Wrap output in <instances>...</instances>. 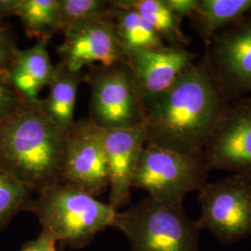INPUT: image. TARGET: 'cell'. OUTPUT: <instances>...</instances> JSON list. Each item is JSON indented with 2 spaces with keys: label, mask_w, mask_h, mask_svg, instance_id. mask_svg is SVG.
Masks as SVG:
<instances>
[{
  "label": "cell",
  "mask_w": 251,
  "mask_h": 251,
  "mask_svg": "<svg viewBox=\"0 0 251 251\" xmlns=\"http://www.w3.org/2000/svg\"><path fill=\"white\" fill-rule=\"evenodd\" d=\"M227 100L201 61L145 110L146 144L184 154H203Z\"/></svg>",
  "instance_id": "1"
},
{
  "label": "cell",
  "mask_w": 251,
  "mask_h": 251,
  "mask_svg": "<svg viewBox=\"0 0 251 251\" xmlns=\"http://www.w3.org/2000/svg\"><path fill=\"white\" fill-rule=\"evenodd\" d=\"M65 142L66 132L41 113L36 101H24L0 121V169L37 194L61 183Z\"/></svg>",
  "instance_id": "2"
},
{
  "label": "cell",
  "mask_w": 251,
  "mask_h": 251,
  "mask_svg": "<svg viewBox=\"0 0 251 251\" xmlns=\"http://www.w3.org/2000/svg\"><path fill=\"white\" fill-rule=\"evenodd\" d=\"M27 211L37 217L42 231L56 242L79 250L97 233L114 227L118 210L75 186L57 183L39 191Z\"/></svg>",
  "instance_id": "3"
},
{
  "label": "cell",
  "mask_w": 251,
  "mask_h": 251,
  "mask_svg": "<svg viewBox=\"0 0 251 251\" xmlns=\"http://www.w3.org/2000/svg\"><path fill=\"white\" fill-rule=\"evenodd\" d=\"M114 227L125 234L131 251H199L200 229L182 205L144 198L117 211Z\"/></svg>",
  "instance_id": "4"
},
{
  "label": "cell",
  "mask_w": 251,
  "mask_h": 251,
  "mask_svg": "<svg viewBox=\"0 0 251 251\" xmlns=\"http://www.w3.org/2000/svg\"><path fill=\"white\" fill-rule=\"evenodd\" d=\"M210 171L204 154H184L146 144L137 162L131 188L144 190L148 198L167 205H182L188 194L206 184Z\"/></svg>",
  "instance_id": "5"
},
{
  "label": "cell",
  "mask_w": 251,
  "mask_h": 251,
  "mask_svg": "<svg viewBox=\"0 0 251 251\" xmlns=\"http://www.w3.org/2000/svg\"><path fill=\"white\" fill-rule=\"evenodd\" d=\"M200 230H207L223 245L251 236V175L233 174L206 182L198 191Z\"/></svg>",
  "instance_id": "6"
},
{
  "label": "cell",
  "mask_w": 251,
  "mask_h": 251,
  "mask_svg": "<svg viewBox=\"0 0 251 251\" xmlns=\"http://www.w3.org/2000/svg\"><path fill=\"white\" fill-rule=\"evenodd\" d=\"M90 85V119L103 128H123L145 121V109L124 63L111 66L93 64L84 75Z\"/></svg>",
  "instance_id": "7"
},
{
  "label": "cell",
  "mask_w": 251,
  "mask_h": 251,
  "mask_svg": "<svg viewBox=\"0 0 251 251\" xmlns=\"http://www.w3.org/2000/svg\"><path fill=\"white\" fill-rule=\"evenodd\" d=\"M201 63L228 102L251 95V11L211 38Z\"/></svg>",
  "instance_id": "8"
},
{
  "label": "cell",
  "mask_w": 251,
  "mask_h": 251,
  "mask_svg": "<svg viewBox=\"0 0 251 251\" xmlns=\"http://www.w3.org/2000/svg\"><path fill=\"white\" fill-rule=\"evenodd\" d=\"M203 154L210 170L251 175V95L227 102Z\"/></svg>",
  "instance_id": "9"
},
{
  "label": "cell",
  "mask_w": 251,
  "mask_h": 251,
  "mask_svg": "<svg viewBox=\"0 0 251 251\" xmlns=\"http://www.w3.org/2000/svg\"><path fill=\"white\" fill-rule=\"evenodd\" d=\"M61 183L97 197L110 185L102 127L89 118L75 122L66 132Z\"/></svg>",
  "instance_id": "10"
},
{
  "label": "cell",
  "mask_w": 251,
  "mask_h": 251,
  "mask_svg": "<svg viewBox=\"0 0 251 251\" xmlns=\"http://www.w3.org/2000/svg\"><path fill=\"white\" fill-rule=\"evenodd\" d=\"M63 36L57 52L61 59L59 64L69 71L81 72L85 66L96 63L111 66L125 62L109 10L106 15L74 27Z\"/></svg>",
  "instance_id": "11"
},
{
  "label": "cell",
  "mask_w": 251,
  "mask_h": 251,
  "mask_svg": "<svg viewBox=\"0 0 251 251\" xmlns=\"http://www.w3.org/2000/svg\"><path fill=\"white\" fill-rule=\"evenodd\" d=\"M197 58L183 48L137 50L125 56L137 93L146 110L177 82Z\"/></svg>",
  "instance_id": "12"
},
{
  "label": "cell",
  "mask_w": 251,
  "mask_h": 251,
  "mask_svg": "<svg viewBox=\"0 0 251 251\" xmlns=\"http://www.w3.org/2000/svg\"><path fill=\"white\" fill-rule=\"evenodd\" d=\"M146 140L144 122L131 127H102V142L110 176L109 205L117 210L129 201L131 179Z\"/></svg>",
  "instance_id": "13"
},
{
  "label": "cell",
  "mask_w": 251,
  "mask_h": 251,
  "mask_svg": "<svg viewBox=\"0 0 251 251\" xmlns=\"http://www.w3.org/2000/svg\"><path fill=\"white\" fill-rule=\"evenodd\" d=\"M48 42H36L27 50H19L7 77L20 97L25 102H36L39 92L50 86L56 67L47 50Z\"/></svg>",
  "instance_id": "14"
},
{
  "label": "cell",
  "mask_w": 251,
  "mask_h": 251,
  "mask_svg": "<svg viewBox=\"0 0 251 251\" xmlns=\"http://www.w3.org/2000/svg\"><path fill=\"white\" fill-rule=\"evenodd\" d=\"M18 17L29 38L49 42L60 31V0H0V19Z\"/></svg>",
  "instance_id": "15"
},
{
  "label": "cell",
  "mask_w": 251,
  "mask_h": 251,
  "mask_svg": "<svg viewBox=\"0 0 251 251\" xmlns=\"http://www.w3.org/2000/svg\"><path fill=\"white\" fill-rule=\"evenodd\" d=\"M50 93L45 99H38L36 105L54 125L68 132L74 125V112L77 90L84 82L85 72H72L57 64Z\"/></svg>",
  "instance_id": "16"
},
{
  "label": "cell",
  "mask_w": 251,
  "mask_h": 251,
  "mask_svg": "<svg viewBox=\"0 0 251 251\" xmlns=\"http://www.w3.org/2000/svg\"><path fill=\"white\" fill-rule=\"evenodd\" d=\"M251 10V0H198L189 19L206 45L218 32L235 24Z\"/></svg>",
  "instance_id": "17"
},
{
  "label": "cell",
  "mask_w": 251,
  "mask_h": 251,
  "mask_svg": "<svg viewBox=\"0 0 251 251\" xmlns=\"http://www.w3.org/2000/svg\"><path fill=\"white\" fill-rule=\"evenodd\" d=\"M109 12L125 56L137 50H159L166 47L159 34L138 12L117 6L111 1Z\"/></svg>",
  "instance_id": "18"
},
{
  "label": "cell",
  "mask_w": 251,
  "mask_h": 251,
  "mask_svg": "<svg viewBox=\"0 0 251 251\" xmlns=\"http://www.w3.org/2000/svg\"><path fill=\"white\" fill-rule=\"evenodd\" d=\"M111 2L138 12L170 47L184 49L190 45L191 40L180 28L181 23L169 9L165 0H113Z\"/></svg>",
  "instance_id": "19"
},
{
  "label": "cell",
  "mask_w": 251,
  "mask_h": 251,
  "mask_svg": "<svg viewBox=\"0 0 251 251\" xmlns=\"http://www.w3.org/2000/svg\"><path fill=\"white\" fill-rule=\"evenodd\" d=\"M33 192L0 169V229L22 210H27Z\"/></svg>",
  "instance_id": "20"
},
{
  "label": "cell",
  "mask_w": 251,
  "mask_h": 251,
  "mask_svg": "<svg viewBox=\"0 0 251 251\" xmlns=\"http://www.w3.org/2000/svg\"><path fill=\"white\" fill-rule=\"evenodd\" d=\"M106 0H60V31L64 34L74 27L106 15Z\"/></svg>",
  "instance_id": "21"
},
{
  "label": "cell",
  "mask_w": 251,
  "mask_h": 251,
  "mask_svg": "<svg viewBox=\"0 0 251 251\" xmlns=\"http://www.w3.org/2000/svg\"><path fill=\"white\" fill-rule=\"evenodd\" d=\"M18 50L12 27L0 19V74H7Z\"/></svg>",
  "instance_id": "22"
},
{
  "label": "cell",
  "mask_w": 251,
  "mask_h": 251,
  "mask_svg": "<svg viewBox=\"0 0 251 251\" xmlns=\"http://www.w3.org/2000/svg\"><path fill=\"white\" fill-rule=\"evenodd\" d=\"M24 102L11 86L7 74H0V121L10 116Z\"/></svg>",
  "instance_id": "23"
},
{
  "label": "cell",
  "mask_w": 251,
  "mask_h": 251,
  "mask_svg": "<svg viewBox=\"0 0 251 251\" xmlns=\"http://www.w3.org/2000/svg\"><path fill=\"white\" fill-rule=\"evenodd\" d=\"M56 243L50 233L41 231L36 238L25 243L19 251H57Z\"/></svg>",
  "instance_id": "24"
},
{
  "label": "cell",
  "mask_w": 251,
  "mask_h": 251,
  "mask_svg": "<svg viewBox=\"0 0 251 251\" xmlns=\"http://www.w3.org/2000/svg\"><path fill=\"white\" fill-rule=\"evenodd\" d=\"M167 6L175 17L181 23L184 18H189L197 8L198 0H165Z\"/></svg>",
  "instance_id": "25"
}]
</instances>
